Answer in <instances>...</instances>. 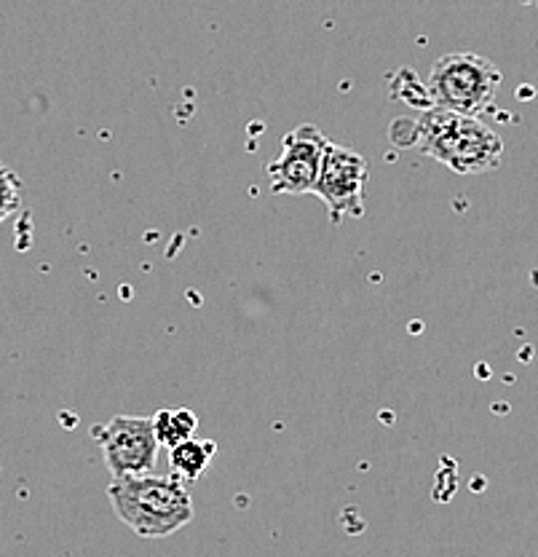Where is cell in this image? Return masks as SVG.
<instances>
[{
  "label": "cell",
  "mask_w": 538,
  "mask_h": 557,
  "mask_svg": "<svg viewBox=\"0 0 538 557\" xmlns=\"http://www.w3.org/2000/svg\"><path fill=\"white\" fill-rule=\"evenodd\" d=\"M108 498L115 518L142 539H166L193 520V498L175 474L118 478Z\"/></svg>",
  "instance_id": "1"
},
{
  "label": "cell",
  "mask_w": 538,
  "mask_h": 557,
  "mask_svg": "<svg viewBox=\"0 0 538 557\" xmlns=\"http://www.w3.org/2000/svg\"><path fill=\"white\" fill-rule=\"evenodd\" d=\"M415 135L426 156L459 174H483L501 164L503 139L479 119L434 104L418 119Z\"/></svg>",
  "instance_id": "2"
},
{
  "label": "cell",
  "mask_w": 538,
  "mask_h": 557,
  "mask_svg": "<svg viewBox=\"0 0 538 557\" xmlns=\"http://www.w3.org/2000/svg\"><path fill=\"white\" fill-rule=\"evenodd\" d=\"M501 70L474 51H450L434 62L426 91L437 108L479 119L490 108L501 86Z\"/></svg>",
  "instance_id": "3"
},
{
  "label": "cell",
  "mask_w": 538,
  "mask_h": 557,
  "mask_svg": "<svg viewBox=\"0 0 538 557\" xmlns=\"http://www.w3.org/2000/svg\"><path fill=\"white\" fill-rule=\"evenodd\" d=\"M91 437L100 445L113 480L153 474L161 448L153 418L115 416L108 423L91 426Z\"/></svg>",
  "instance_id": "4"
},
{
  "label": "cell",
  "mask_w": 538,
  "mask_h": 557,
  "mask_svg": "<svg viewBox=\"0 0 538 557\" xmlns=\"http://www.w3.org/2000/svg\"><path fill=\"white\" fill-rule=\"evenodd\" d=\"M329 139L322 135L320 126L300 124L281 137V150L276 161L265 166L268 172L271 194L303 196L314 194L320 183L324 156H327Z\"/></svg>",
  "instance_id": "5"
},
{
  "label": "cell",
  "mask_w": 538,
  "mask_h": 557,
  "mask_svg": "<svg viewBox=\"0 0 538 557\" xmlns=\"http://www.w3.org/2000/svg\"><path fill=\"white\" fill-rule=\"evenodd\" d=\"M367 161L349 145L329 143L324 156L320 183L314 194L324 201L333 218H362Z\"/></svg>",
  "instance_id": "6"
},
{
  "label": "cell",
  "mask_w": 538,
  "mask_h": 557,
  "mask_svg": "<svg viewBox=\"0 0 538 557\" xmlns=\"http://www.w3.org/2000/svg\"><path fill=\"white\" fill-rule=\"evenodd\" d=\"M153 418L155 437L159 445L166 450H175L179 445L196 440V429H199V416L188 408H161Z\"/></svg>",
  "instance_id": "7"
},
{
  "label": "cell",
  "mask_w": 538,
  "mask_h": 557,
  "mask_svg": "<svg viewBox=\"0 0 538 557\" xmlns=\"http://www.w3.org/2000/svg\"><path fill=\"white\" fill-rule=\"evenodd\" d=\"M215 453L217 445L212 440H190V443L170 450L172 474H175L179 483H193V480H199L207 472Z\"/></svg>",
  "instance_id": "8"
},
{
  "label": "cell",
  "mask_w": 538,
  "mask_h": 557,
  "mask_svg": "<svg viewBox=\"0 0 538 557\" xmlns=\"http://www.w3.org/2000/svg\"><path fill=\"white\" fill-rule=\"evenodd\" d=\"M22 205V180L11 166L0 161V223L9 220Z\"/></svg>",
  "instance_id": "9"
}]
</instances>
